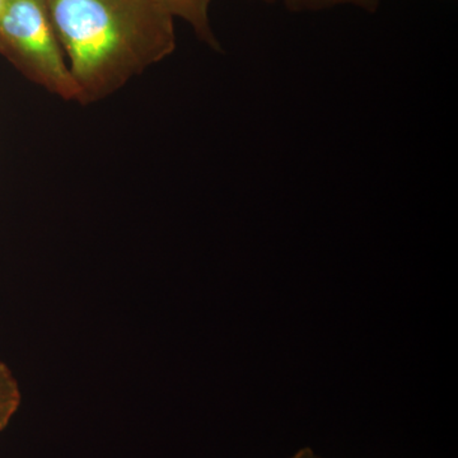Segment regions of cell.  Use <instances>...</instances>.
<instances>
[{"label":"cell","instance_id":"obj_5","mask_svg":"<svg viewBox=\"0 0 458 458\" xmlns=\"http://www.w3.org/2000/svg\"><path fill=\"white\" fill-rule=\"evenodd\" d=\"M267 3H282L291 11H322L351 5L364 9L367 12H375L379 5V0H261Z\"/></svg>","mask_w":458,"mask_h":458},{"label":"cell","instance_id":"obj_2","mask_svg":"<svg viewBox=\"0 0 458 458\" xmlns=\"http://www.w3.org/2000/svg\"><path fill=\"white\" fill-rule=\"evenodd\" d=\"M0 55L30 82L64 101L80 89L51 22L47 0H4L0 12Z\"/></svg>","mask_w":458,"mask_h":458},{"label":"cell","instance_id":"obj_3","mask_svg":"<svg viewBox=\"0 0 458 458\" xmlns=\"http://www.w3.org/2000/svg\"><path fill=\"white\" fill-rule=\"evenodd\" d=\"M172 18H180L191 27L197 38L214 51H222V45L210 22L212 0H150Z\"/></svg>","mask_w":458,"mask_h":458},{"label":"cell","instance_id":"obj_4","mask_svg":"<svg viewBox=\"0 0 458 458\" xmlns=\"http://www.w3.org/2000/svg\"><path fill=\"white\" fill-rule=\"evenodd\" d=\"M22 403L20 384L12 369L0 360V433L11 423Z\"/></svg>","mask_w":458,"mask_h":458},{"label":"cell","instance_id":"obj_6","mask_svg":"<svg viewBox=\"0 0 458 458\" xmlns=\"http://www.w3.org/2000/svg\"><path fill=\"white\" fill-rule=\"evenodd\" d=\"M291 458H322L318 456V454H315V452L311 450H302L300 452H297V454H294L293 457Z\"/></svg>","mask_w":458,"mask_h":458},{"label":"cell","instance_id":"obj_7","mask_svg":"<svg viewBox=\"0 0 458 458\" xmlns=\"http://www.w3.org/2000/svg\"><path fill=\"white\" fill-rule=\"evenodd\" d=\"M3 5H4V0H0V12H2Z\"/></svg>","mask_w":458,"mask_h":458},{"label":"cell","instance_id":"obj_1","mask_svg":"<svg viewBox=\"0 0 458 458\" xmlns=\"http://www.w3.org/2000/svg\"><path fill=\"white\" fill-rule=\"evenodd\" d=\"M82 105L96 104L164 62L174 20L150 0H47Z\"/></svg>","mask_w":458,"mask_h":458}]
</instances>
